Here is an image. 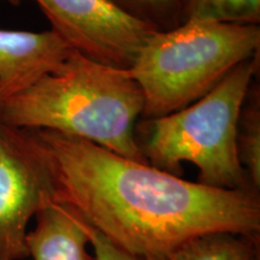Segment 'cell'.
Returning <instances> with one entry per match:
<instances>
[{
    "label": "cell",
    "instance_id": "1",
    "mask_svg": "<svg viewBox=\"0 0 260 260\" xmlns=\"http://www.w3.org/2000/svg\"><path fill=\"white\" fill-rule=\"evenodd\" d=\"M53 178V200L133 253L167 256L210 233L260 235V195L186 181L87 140L35 130Z\"/></svg>",
    "mask_w": 260,
    "mask_h": 260
},
{
    "label": "cell",
    "instance_id": "2",
    "mask_svg": "<svg viewBox=\"0 0 260 260\" xmlns=\"http://www.w3.org/2000/svg\"><path fill=\"white\" fill-rule=\"evenodd\" d=\"M144 103L141 87L129 70L98 64L71 51L56 71L0 102V121L76 136L148 164L135 139Z\"/></svg>",
    "mask_w": 260,
    "mask_h": 260
},
{
    "label": "cell",
    "instance_id": "3",
    "mask_svg": "<svg viewBox=\"0 0 260 260\" xmlns=\"http://www.w3.org/2000/svg\"><path fill=\"white\" fill-rule=\"evenodd\" d=\"M258 73L259 53L237 65L218 86L191 105L136 123L135 139L146 161L180 177L182 162L188 161L199 170L201 184L254 190L237 157L236 129L247 90Z\"/></svg>",
    "mask_w": 260,
    "mask_h": 260
},
{
    "label": "cell",
    "instance_id": "4",
    "mask_svg": "<svg viewBox=\"0 0 260 260\" xmlns=\"http://www.w3.org/2000/svg\"><path fill=\"white\" fill-rule=\"evenodd\" d=\"M259 48L258 24L189 21L155 32L129 70L144 93L142 119L194 104Z\"/></svg>",
    "mask_w": 260,
    "mask_h": 260
},
{
    "label": "cell",
    "instance_id": "5",
    "mask_svg": "<svg viewBox=\"0 0 260 260\" xmlns=\"http://www.w3.org/2000/svg\"><path fill=\"white\" fill-rule=\"evenodd\" d=\"M53 191L50 162L37 132L0 121V260L29 258L28 224L53 199Z\"/></svg>",
    "mask_w": 260,
    "mask_h": 260
},
{
    "label": "cell",
    "instance_id": "6",
    "mask_svg": "<svg viewBox=\"0 0 260 260\" xmlns=\"http://www.w3.org/2000/svg\"><path fill=\"white\" fill-rule=\"evenodd\" d=\"M51 30L71 50L98 64L134 67L154 29L130 17L109 0H35Z\"/></svg>",
    "mask_w": 260,
    "mask_h": 260
},
{
    "label": "cell",
    "instance_id": "7",
    "mask_svg": "<svg viewBox=\"0 0 260 260\" xmlns=\"http://www.w3.org/2000/svg\"><path fill=\"white\" fill-rule=\"evenodd\" d=\"M71 51L52 30L0 29V102L56 71Z\"/></svg>",
    "mask_w": 260,
    "mask_h": 260
},
{
    "label": "cell",
    "instance_id": "8",
    "mask_svg": "<svg viewBox=\"0 0 260 260\" xmlns=\"http://www.w3.org/2000/svg\"><path fill=\"white\" fill-rule=\"evenodd\" d=\"M25 245L32 260H94L81 218L67 205L50 199L35 214Z\"/></svg>",
    "mask_w": 260,
    "mask_h": 260
},
{
    "label": "cell",
    "instance_id": "9",
    "mask_svg": "<svg viewBox=\"0 0 260 260\" xmlns=\"http://www.w3.org/2000/svg\"><path fill=\"white\" fill-rule=\"evenodd\" d=\"M258 240L233 233H210L183 242L167 260H255Z\"/></svg>",
    "mask_w": 260,
    "mask_h": 260
},
{
    "label": "cell",
    "instance_id": "10",
    "mask_svg": "<svg viewBox=\"0 0 260 260\" xmlns=\"http://www.w3.org/2000/svg\"><path fill=\"white\" fill-rule=\"evenodd\" d=\"M239 161L247 181L255 191L260 190V87L255 79L249 84L240 110L236 129Z\"/></svg>",
    "mask_w": 260,
    "mask_h": 260
},
{
    "label": "cell",
    "instance_id": "11",
    "mask_svg": "<svg viewBox=\"0 0 260 260\" xmlns=\"http://www.w3.org/2000/svg\"><path fill=\"white\" fill-rule=\"evenodd\" d=\"M187 22L260 23V0H187Z\"/></svg>",
    "mask_w": 260,
    "mask_h": 260
},
{
    "label": "cell",
    "instance_id": "12",
    "mask_svg": "<svg viewBox=\"0 0 260 260\" xmlns=\"http://www.w3.org/2000/svg\"><path fill=\"white\" fill-rule=\"evenodd\" d=\"M116 8L155 31H168L187 22V0H109Z\"/></svg>",
    "mask_w": 260,
    "mask_h": 260
},
{
    "label": "cell",
    "instance_id": "13",
    "mask_svg": "<svg viewBox=\"0 0 260 260\" xmlns=\"http://www.w3.org/2000/svg\"><path fill=\"white\" fill-rule=\"evenodd\" d=\"M81 223L88 237L89 245L94 251V260H167V256H148L130 252L117 245L95 228L84 222L82 218Z\"/></svg>",
    "mask_w": 260,
    "mask_h": 260
},
{
    "label": "cell",
    "instance_id": "14",
    "mask_svg": "<svg viewBox=\"0 0 260 260\" xmlns=\"http://www.w3.org/2000/svg\"><path fill=\"white\" fill-rule=\"evenodd\" d=\"M2 2H6V3H9V4H11L14 6H18L22 3V0H2Z\"/></svg>",
    "mask_w": 260,
    "mask_h": 260
}]
</instances>
